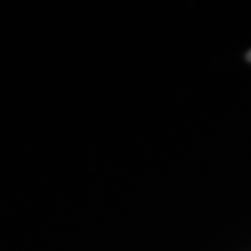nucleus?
Wrapping results in <instances>:
<instances>
[{
  "instance_id": "f257e3e1",
  "label": "nucleus",
  "mask_w": 251,
  "mask_h": 251,
  "mask_svg": "<svg viewBox=\"0 0 251 251\" xmlns=\"http://www.w3.org/2000/svg\"><path fill=\"white\" fill-rule=\"evenodd\" d=\"M246 57H247V59H248V61H249V62H251V50H250V51H249V52H248V54H247V56H246Z\"/></svg>"
}]
</instances>
